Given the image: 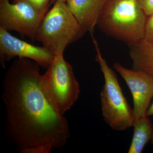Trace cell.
Segmentation results:
<instances>
[{
  "label": "cell",
  "instance_id": "1",
  "mask_svg": "<svg viewBox=\"0 0 153 153\" xmlns=\"http://www.w3.org/2000/svg\"><path fill=\"white\" fill-rule=\"evenodd\" d=\"M40 66L18 57L3 81L7 131L21 153H51L70 137L66 117L51 104L42 86Z\"/></svg>",
  "mask_w": 153,
  "mask_h": 153
},
{
  "label": "cell",
  "instance_id": "2",
  "mask_svg": "<svg viewBox=\"0 0 153 153\" xmlns=\"http://www.w3.org/2000/svg\"><path fill=\"white\" fill-rule=\"evenodd\" d=\"M147 17L137 0H106L97 25L108 36L129 46L143 40Z\"/></svg>",
  "mask_w": 153,
  "mask_h": 153
},
{
  "label": "cell",
  "instance_id": "3",
  "mask_svg": "<svg viewBox=\"0 0 153 153\" xmlns=\"http://www.w3.org/2000/svg\"><path fill=\"white\" fill-rule=\"evenodd\" d=\"M98 63L104 76L100 94L102 116L105 122L113 130L123 131L132 127L134 117L133 109L124 95L117 76L102 57L98 43L91 35Z\"/></svg>",
  "mask_w": 153,
  "mask_h": 153
},
{
  "label": "cell",
  "instance_id": "4",
  "mask_svg": "<svg viewBox=\"0 0 153 153\" xmlns=\"http://www.w3.org/2000/svg\"><path fill=\"white\" fill-rule=\"evenodd\" d=\"M86 32L66 2L56 0L52 8L43 18L36 40L56 55L63 53L67 46L77 41Z\"/></svg>",
  "mask_w": 153,
  "mask_h": 153
},
{
  "label": "cell",
  "instance_id": "5",
  "mask_svg": "<svg viewBox=\"0 0 153 153\" xmlns=\"http://www.w3.org/2000/svg\"><path fill=\"white\" fill-rule=\"evenodd\" d=\"M42 74L43 89L51 104L64 115L78 99L80 87L73 69L64 59L63 53L55 59Z\"/></svg>",
  "mask_w": 153,
  "mask_h": 153
},
{
  "label": "cell",
  "instance_id": "6",
  "mask_svg": "<svg viewBox=\"0 0 153 153\" xmlns=\"http://www.w3.org/2000/svg\"><path fill=\"white\" fill-rule=\"evenodd\" d=\"M44 16L27 3L11 4L10 0H0V27L13 30L32 41L36 36Z\"/></svg>",
  "mask_w": 153,
  "mask_h": 153
},
{
  "label": "cell",
  "instance_id": "7",
  "mask_svg": "<svg viewBox=\"0 0 153 153\" xmlns=\"http://www.w3.org/2000/svg\"><path fill=\"white\" fill-rule=\"evenodd\" d=\"M55 55L44 47L34 46L12 36L0 27V61L2 67L6 62L16 57L26 58L35 61L40 67L47 69Z\"/></svg>",
  "mask_w": 153,
  "mask_h": 153
},
{
  "label": "cell",
  "instance_id": "8",
  "mask_svg": "<svg viewBox=\"0 0 153 153\" xmlns=\"http://www.w3.org/2000/svg\"><path fill=\"white\" fill-rule=\"evenodd\" d=\"M114 68L123 78L132 95L134 119L146 116L153 98V76L115 63Z\"/></svg>",
  "mask_w": 153,
  "mask_h": 153
},
{
  "label": "cell",
  "instance_id": "9",
  "mask_svg": "<svg viewBox=\"0 0 153 153\" xmlns=\"http://www.w3.org/2000/svg\"><path fill=\"white\" fill-rule=\"evenodd\" d=\"M106 0H67L69 10L82 28L93 33Z\"/></svg>",
  "mask_w": 153,
  "mask_h": 153
},
{
  "label": "cell",
  "instance_id": "10",
  "mask_svg": "<svg viewBox=\"0 0 153 153\" xmlns=\"http://www.w3.org/2000/svg\"><path fill=\"white\" fill-rule=\"evenodd\" d=\"M129 47L132 69L143 71L153 76V44L143 39Z\"/></svg>",
  "mask_w": 153,
  "mask_h": 153
},
{
  "label": "cell",
  "instance_id": "11",
  "mask_svg": "<svg viewBox=\"0 0 153 153\" xmlns=\"http://www.w3.org/2000/svg\"><path fill=\"white\" fill-rule=\"evenodd\" d=\"M149 117L146 116L134 119L132 126L133 135L128 153L142 152L146 145L152 140L153 124Z\"/></svg>",
  "mask_w": 153,
  "mask_h": 153
},
{
  "label": "cell",
  "instance_id": "12",
  "mask_svg": "<svg viewBox=\"0 0 153 153\" xmlns=\"http://www.w3.org/2000/svg\"><path fill=\"white\" fill-rule=\"evenodd\" d=\"M50 0H13V3L24 1L27 3L43 16L46 14Z\"/></svg>",
  "mask_w": 153,
  "mask_h": 153
},
{
  "label": "cell",
  "instance_id": "13",
  "mask_svg": "<svg viewBox=\"0 0 153 153\" xmlns=\"http://www.w3.org/2000/svg\"><path fill=\"white\" fill-rule=\"evenodd\" d=\"M148 17L145 25L144 40L153 44V14Z\"/></svg>",
  "mask_w": 153,
  "mask_h": 153
},
{
  "label": "cell",
  "instance_id": "14",
  "mask_svg": "<svg viewBox=\"0 0 153 153\" xmlns=\"http://www.w3.org/2000/svg\"><path fill=\"white\" fill-rule=\"evenodd\" d=\"M140 8L147 17L153 14V0H137Z\"/></svg>",
  "mask_w": 153,
  "mask_h": 153
},
{
  "label": "cell",
  "instance_id": "15",
  "mask_svg": "<svg viewBox=\"0 0 153 153\" xmlns=\"http://www.w3.org/2000/svg\"><path fill=\"white\" fill-rule=\"evenodd\" d=\"M146 116L149 117L153 116V101L148 108Z\"/></svg>",
  "mask_w": 153,
  "mask_h": 153
},
{
  "label": "cell",
  "instance_id": "16",
  "mask_svg": "<svg viewBox=\"0 0 153 153\" xmlns=\"http://www.w3.org/2000/svg\"><path fill=\"white\" fill-rule=\"evenodd\" d=\"M151 141H152V145L153 146V132L152 137V140H151Z\"/></svg>",
  "mask_w": 153,
  "mask_h": 153
},
{
  "label": "cell",
  "instance_id": "17",
  "mask_svg": "<svg viewBox=\"0 0 153 153\" xmlns=\"http://www.w3.org/2000/svg\"><path fill=\"white\" fill-rule=\"evenodd\" d=\"M62 1H63L66 2V1H67V0H62Z\"/></svg>",
  "mask_w": 153,
  "mask_h": 153
}]
</instances>
